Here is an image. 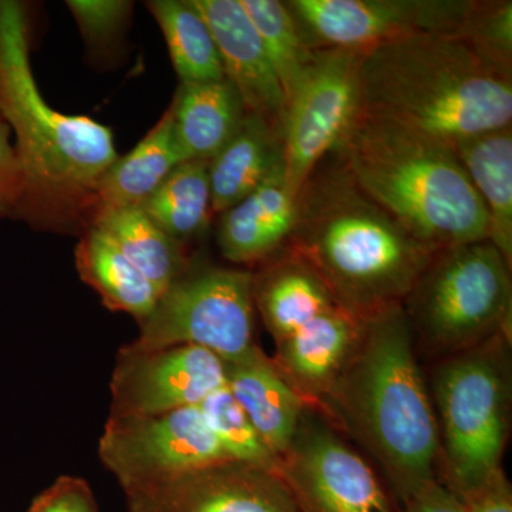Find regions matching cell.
<instances>
[{"instance_id": "cell-1", "label": "cell", "mask_w": 512, "mask_h": 512, "mask_svg": "<svg viewBox=\"0 0 512 512\" xmlns=\"http://www.w3.org/2000/svg\"><path fill=\"white\" fill-rule=\"evenodd\" d=\"M296 194L288 249L362 319L402 305L439 249L413 237L369 197L335 154Z\"/></svg>"}, {"instance_id": "cell-2", "label": "cell", "mask_w": 512, "mask_h": 512, "mask_svg": "<svg viewBox=\"0 0 512 512\" xmlns=\"http://www.w3.org/2000/svg\"><path fill=\"white\" fill-rule=\"evenodd\" d=\"M413 338L402 305L365 319L355 352L316 404L376 458L402 505L436 480L441 446Z\"/></svg>"}, {"instance_id": "cell-3", "label": "cell", "mask_w": 512, "mask_h": 512, "mask_svg": "<svg viewBox=\"0 0 512 512\" xmlns=\"http://www.w3.org/2000/svg\"><path fill=\"white\" fill-rule=\"evenodd\" d=\"M360 109L453 146L512 126V73L464 37L427 33L363 50Z\"/></svg>"}, {"instance_id": "cell-4", "label": "cell", "mask_w": 512, "mask_h": 512, "mask_svg": "<svg viewBox=\"0 0 512 512\" xmlns=\"http://www.w3.org/2000/svg\"><path fill=\"white\" fill-rule=\"evenodd\" d=\"M0 117L15 131L23 175L19 217L60 221L93 212L94 188L116 161L109 127L49 106L29 59L23 3L0 0Z\"/></svg>"}, {"instance_id": "cell-5", "label": "cell", "mask_w": 512, "mask_h": 512, "mask_svg": "<svg viewBox=\"0 0 512 512\" xmlns=\"http://www.w3.org/2000/svg\"><path fill=\"white\" fill-rule=\"evenodd\" d=\"M333 154L424 244L441 249L490 238L487 210L450 144L360 109Z\"/></svg>"}, {"instance_id": "cell-6", "label": "cell", "mask_w": 512, "mask_h": 512, "mask_svg": "<svg viewBox=\"0 0 512 512\" xmlns=\"http://www.w3.org/2000/svg\"><path fill=\"white\" fill-rule=\"evenodd\" d=\"M511 265L493 242L441 248L402 303L413 335L451 356L511 329Z\"/></svg>"}, {"instance_id": "cell-7", "label": "cell", "mask_w": 512, "mask_h": 512, "mask_svg": "<svg viewBox=\"0 0 512 512\" xmlns=\"http://www.w3.org/2000/svg\"><path fill=\"white\" fill-rule=\"evenodd\" d=\"M500 333L451 356L434 377L446 484L461 494L501 468L508 437L510 380Z\"/></svg>"}, {"instance_id": "cell-8", "label": "cell", "mask_w": 512, "mask_h": 512, "mask_svg": "<svg viewBox=\"0 0 512 512\" xmlns=\"http://www.w3.org/2000/svg\"><path fill=\"white\" fill-rule=\"evenodd\" d=\"M252 272L242 269H200L175 279L161 293L156 308L138 320L140 333L126 346L151 352L174 346L210 350L225 363L254 348Z\"/></svg>"}, {"instance_id": "cell-9", "label": "cell", "mask_w": 512, "mask_h": 512, "mask_svg": "<svg viewBox=\"0 0 512 512\" xmlns=\"http://www.w3.org/2000/svg\"><path fill=\"white\" fill-rule=\"evenodd\" d=\"M363 50H313L301 80L286 101V183L298 194L316 167L335 151L360 110Z\"/></svg>"}, {"instance_id": "cell-10", "label": "cell", "mask_w": 512, "mask_h": 512, "mask_svg": "<svg viewBox=\"0 0 512 512\" xmlns=\"http://www.w3.org/2000/svg\"><path fill=\"white\" fill-rule=\"evenodd\" d=\"M99 454L126 495L231 461L198 406L158 416L110 417Z\"/></svg>"}, {"instance_id": "cell-11", "label": "cell", "mask_w": 512, "mask_h": 512, "mask_svg": "<svg viewBox=\"0 0 512 512\" xmlns=\"http://www.w3.org/2000/svg\"><path fill=\"white\" fill-rule=\"evenodd\" d=\"M278 474L299 512H397L372 466L312 407Z\"/></svg>"}, {"instance_id": "cell-12", "label": "cell", "mask_w": 512, "mask_h": 512, "mask_svg": "<svg viewBox=\"0 0 512 512\" xmlns=\"http://www.w3.org/2000/svg\"><path fill=\"white\" fill-rule=\"evenodd\" d=\"M309 49L367 50L414 35H460L473 0H288Z\"/></svg>"}, {"instance_id": "cell-13", "label": "cell", "mask_w": 512, "mask_h": 512, "mask_svg": "<svg viewBox=\"0 0 512 512\" xmlns=\"http://www.w3.org/2000/svg\"><path fill=\"white\" fill-rule=\"evenodd\" d=\"M225 363L198 346L151 352L123 348L111 379L110 417L158 416L200 406L225 386Z\"/></svg>"}, {"instance_id": "cell-14", "label": "cell", "mask_w": 512, "mask_h": 512, "mask_svg": "<svg viewBox=\"0 0 512 512\" xmlns=\"http://www.w3.org/2000/svg\"><path fill=\"white\" fill-rule=\"evenodd\" d=\"M128 512H299L279 474L225 461L127 495Z\"/></svg>"}, {"instance_id": "cell-15", "label": "cell", "mask_w": 512, "mask_h": 512, "mask_svg": "<svg viewBox=\"0 0 512 512\" xmlns=\"http://www.w3.org/2000/svg\"><path fill=\"white\" fill-rule=\"evenodd\" d=\"M211 29L225 79L238 90L248 113L281 128L286 96L264 43L241 0H192Z\"/></svg>"}, {"instance_id": "cell-16", "label": "cell", "mask_w": 512, "mask_h": 512, "mask_svg": "<svg viewBox=\"0 0 512 512\" xmlns=\"http://www.w3.org/2000/svg\"><path fill=\"white\" fill-rule=\"evenodd\" d=\"M365 319L335 306L276 342L274 363L309 407L318 404L355 352Z\"/></svg>"}, {"instance_id": "cell-17", "label": "cell", "mask_w": 512, "mask_h": 512, "mask_svg": "<svg viewBox=\"0 0 512 512\" xmlns=\"http://www.w3.org/2000/svg\"><path fill=\"white\" fill-rule=\"evenodd\" d=\"M225 363V362H224ZM225 386L266 446L281 458L295 439L308 404L254 346L237 360L225 363Z\"/></svg>"}, {"instance_id": "cell-18", "label": "cell", "mask_w": 512, "mask_h": 512, "mask_svg": "<svg viewBox=\"0 0 512 512\" xmlns=\"http://www.w3.org/2000/svg\"><path fill=\"white\" fill-rule=\"evenodd\" d=\"M295 202L285 167L279 168L248 197L221 212L222 255L232 264L251 265L284 251L295 220Z\"/></svg>"}, {"instance_id": "cell-19", "label": "cell", "mask_w": 512, "mask_h": 512, "mask_svg": "<svg viewBox=\"0 0 512 512\" xmlns=\"http://www.w3.org/2000/svg\"><path fill=\"white\" fill-rule=\"evenodd\" d=\"M252 274L254 305L276 342L340 305L308 262L285 248Z\"/></svg>"}, {"instance_id": "cell-20", "label": "cell", "mask_w": 512, "mask_h": 512, "mask_svg": "<svg viewBox=\"0 0 512 512\" xmlns=\"http://www.w3.org/2000/svg\"><path fill=\"white\" fill-rule=\"evenodd\" d=\"M282 167L281 128L258 114L247 113L235 136L208 163L212 211L221 214L238 204Z\"/></svg>"}, {"instance_id": "cell-21", "label": "cell", "mask_w": 512, "mask_h": 512, "mask_svg": "<svg viewBox=\"0 0 512 512\" xmlns=\"http://www.w3.org/2000/svg\"><path fill=\"white\" fill-rule=\"evenodd\" d=\"M175 144L183 161H210L241 127L247 107L229 80L183 84L173 101Z\"/></svg>"}, {"instance_id": "cell-22", "label": "cell", "mask_w": 512, "mask_h": 512, "mask_svg": "<svg viewBox=\"0 0 512 512\" xmlns=\"http://www.w3.org/2000/svg\"><path fill=\"white\" fill-rule=\"evenodd\" d=\"M173 104L147 136L104 171L94 188L93 212L103 208L138 207L183 163L173 130Z\"/></svg>"}, {"instance_id": "cell-23", "label": "cell", "mask_w": 512, "mask_h": 512, "mask_svg": "<svg viewBox=\"0 0 512 512\" xmlns=\"http://www.w3.org/2000/svg\"><path fill=\"white\" fill-rule=\"evenodd\" d=\"M483 201L495 248L512 264V126L463 138L453 146Z\"/></svg>"}, {"instance_id": "cell-24", "label": "cell", "mask_w": 512, "mask_h": 512, "mask_svg": "<svg viewBox=\"0 0 512 512\" xmlns=\"http://www.w3.org/2000/svg\"><path fill=\"white\" fill-rule=\"evenodd\" d=\"M76 266L80 278L99 293L111 311L130 313L141 320L156 308L160 298L156 286L104 232L92 225L77 244Z\"/></svg>"}, {"instance_id": "cell-25", "label": "cell", "mask_w": 512, "mask_h": 512, "mask_svg": "<svg viewBox=\"0 0 512 512\" xmlns=\"http://www.w3.org/2000/svg\"><path fill=\"white\" fill-rule=\"evenodd\" d=\"M92 227L100 229L146 276L158 293L184 274L181 244L164 234L140 207L94 211Z\"/></svg>"}, {"instance_id": "cell-26", "label": "cell", "mask_w": 512, "mask_h": 512, "mask_svg": "<svg viewBox=\"0 0 512 512\" xmlns=\"http://www.w3.org/2000/svg\"><path fill=\"white\" fill-rule=\"evenodd\" d=\"M146 5L163 32L181 83H210L225 79L220 50L192 0H153Z\"/></svg>"}, {"instance_id": "cell-27", "label": "cell", "mask_w": 512, "mask_h": 512, "mask_svg": "<svg viewBox=\"0 0 512 512\" xmlns=\"http://www.w3.org/2000/svg\"><path fill=\"white\" fill-rule=\"evenodd\" d=\"M138 207L178 244L198 237L214 214L208 161L178 164Z\"/></svg>"}, {"instance_id": "cell-28", "label": "cell", "mask_w": 512, "mask_h": 512, "mask_svg": "<svg viewBox=\"0 0 512 512\" xmlns=\"http://www.w3.org/2000/svg\"><path fill=\"white\" fill-rule=\"evenodd\" d=\"M241 5L264 43L288 101L313 52L303 40L301 29L286 2L241 0Z\"/></svg>"}, {"instance_id": "cell-29", "label": "cell", "mask_w": 512, "mask_h": 512, "mask_svg": "<svg viewBox=\"0 0 512 512\" xmlns=\"http://www.w3.org/2000/svg\"><path fill=\"white\" fill-rule=\"evenodd\" d=\"M198 409L229 460L279 473L281 458L266 446L227 386L210 394Z\"/></svg>"}, {"instance_id": "cell-30", "label": "cell", "mask_w": 512, "mask_h": 512, "mask_svg": "<svg viewBox=\"0 0 512 512\" xmlns=\"http://www.w3.org/2000/svg\"><path fill=\"white\" fill-rule=\"evenodd\" d=\"M460 36L488 62L512 73L511 0H473Z\"/></svg>"}, {"instance_id": "cell-31", "label": "cell", "mask_w": 512, "mask_h": 512, "mask_svg": "<svg viewBox=\"0 0 512 512\" xmlns=\"http://www.w3.org/2000/svg\"><path fill=\"white\" fill-rule=\"evenodd\" d=\"M66 5L84 39L94 47L114 42L133 9V3L123 0H69Z\"/></svg>"}, {"instance_id": "cell-32", "label": "cell", "mask_w": 512, "mask_h": 512, "mask_svg": "<svg viewBox=\"0 0 512 512\" xmlns=\"http://www.w3.org/2000/svg\"><path fill=\"white\" fill-rule=\"evenodd\" d=\"M28 512H99L86 480L63 476L33 500Z\"/></svg>"}, {"instance_id": "cell-33", "label": "cell", "mask_w": 512, "mask_h": 512, "mask_svg": "<svg viewBox=\"0 0 512 512\" xmlns=\"http://www.w3.org/2000/svg\"><path fill=\"white\" fill-rule=\"evenodd\" d=\"M23 198V175L15 146L10 143V127L0 119V217L18 214Z\"/></svg>"}, {"instance_id": "cell-34", "label": "cell", "mask_w": 512, "mask_h": 512, "mask_svg": "<svg viewBox=\"0 0 512 512\" xmlns=\"http://www.w3.org/2000/svg\"><path fill=\"white\" fill-rule=\"evenodd\" d=\"M466 512H512V491L503 468L495 470L483 483L456 494Z\"/></svg>"}, {"instance_id": "cell-35", "label": "cell", "mask_w": 512, "mask_h": 512, "mask_svg": "<svg viewBox=\"0 0 512 512\" xmlns=\"http://www.w3.org/2000/svg\"><path fill=\"white\" fill-rule=\"evenodd\" d=\"M403 512H466V508L460 498L436 478L403 504Z\"/></svg>"}, {"instance_id": "cell-36", "label": "cell", "mask_w": 512, "mask_h": 512, "mask_svg": "<svg viewBox=\"0 0 512 512\" xmlns=\"http://www.w3.org/2000/svg\"><path fill=\"white\" fill-rule=\"evenodd\" d=\"M0 119H2V117H0Z\"/></svg>"}]
</instances>
